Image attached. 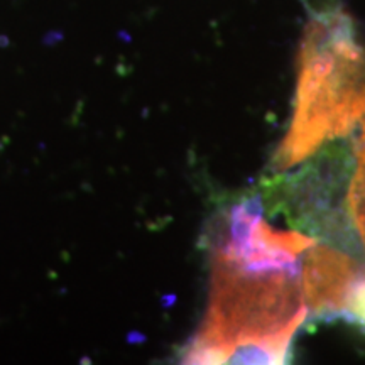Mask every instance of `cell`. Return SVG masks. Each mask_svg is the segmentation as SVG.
Masks as SVG:
<instances>
[{
  "instance_id": "1",
  "label": "cell",
  "mask_w": 365,
  "mask_h": 365,
  "mask_svg": "<svg viewBox=\"0 0 365 365\" xmlns=\"http://www.w3.org/2000/svg\"><path fill=\"white\" fill-rule=\"evenodd\" d=\"M299 271H255L213 249L207 318L185 364H284L307 318Z\"/></svg>"
},
{
  "instance_id": "2",
  "label": "cell",
  "mask_w": 365,
  "mask_h": 365,
  "mask_svg": "<svg viewBox=\"0 0 365 365\" xmlns=\"http://www.w3.org/2000/svg\"><path fill=\"white\" fill-rule=\"evenodd\" d=\"M304 26L293 122L274 168L287 170L328 140L349 135L365 117V46L352 17L335 0H318Z\"/></svg>"
},
{
  "instance_id": "3",
  "label": "cell",
  "mask_w": 365,
  "mask_h": 365,
  "mask_svg": "<svg viewBox=\"0 0 365 365\" xmlns=\"http://www.w3.org/2000/svg\"><path fill=\"white\" fill-rule=\"evenodd\" d=\"M349 163L345 149H325L322 156L287 178L282 188V207L294 225L339 245L350 242L349 218L339 208Z\"/></svg>"
},
{
  "instance_id": "4",
  "label": "cell",
  "mask_w": 365,
  "mask_h": 365,
  "mask_svg": "<svg viewBox=\"0 0 365 365\" xmlns=\"http://www.w3.org/2000/svg\"><path fill=\"white\" fill-rule=\"evenodd\" d=\"M313 244L312 237L269 227L259 198H250L230 210L227 235L215 249L255 271H299L298 257Z\"/></svg>"
},
{
  "instance_id": "5",
  "label": "cell",
  "mask_w": 365,
  "mask_h": 365,
  "mask_svg": "<svg viewBox=\"0 0 365 365\" xmlns=\"http://www.w3.org/2000/svg\"><path fill=\"white\" fill-rule=\"evenodd\" d=\"M360 274L349 254L313 244L303 262V298L314 318L345 317L346 303Z\"/></svg>"
},
{
  "instance_id": "6",
  "label": "cell",
  "mask_w": 365,
  "mask_h": 365,
  "mask_svg": "<svg viewBox=\"0 0 365 365\" xmlns=\"http://www.w3.org/2000/svg\"><path fill=\"white\" fill-rule=\"evenodd\" d=\"M346 218L365 249V120L355 145V171L346 191Z\"/></svg>"
},
{
  "instance_id": "7",
  "label": "cell",
  "mask_w": 365,
  "mask_h": 365,
  "mask_svg": "<svg viewBox=\"0 0 365 365\" xmlns=\"http://www.w3.org/2000/svg\"><path fill=\"white\" fill-rule=\"evenodd\" d=\"M345 318L365 330V276H360L355 282L349 303H346Z\"/></svg>"
}]
</instances>
